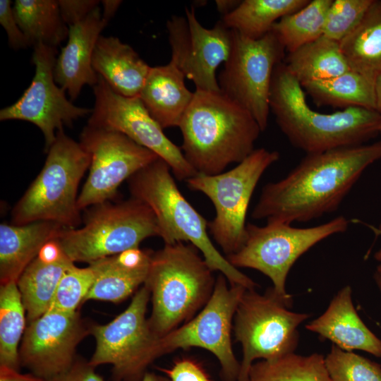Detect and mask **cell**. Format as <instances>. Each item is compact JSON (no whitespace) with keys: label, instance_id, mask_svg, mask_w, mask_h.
Returning <instances> with one entry per match:
<instances>
[{"label":"cell","instance_id":"30bf717a","mask_svg":"<svg viewBox=\"0 0 381 381\" xmlns=\"http://www.w3.org/2000/svg\"><path fill=\"white\" fill-rule=\"evenodd\" d=\"M271 289L264 295L246 289L234 315V332L242 346L237 381H248L256 359L273 361L293 353L298 343V326L309 315L291 311Z\"/></svg>","mask_w":381,"mask_h":381},{"label":"cell","instance_id":"f907efd6","mask_svg":"<svg viewBox=\"0 0 381 381\" xmlns=\"http://www.w3.org/2000/svg\"><path fill=\"white\" fill-rule=\"evenodd\" d=\"M375 277L379 278V279L381 280V277H377V276H376V275H375Z\"/></svg>","mask_w":381,"mask_h":381},{"label":"cell","instance_id":"74e56055","mask_svg":"<svg viewBox=\"0 0 381 381\" xmlns=\"http://www.w3.org/2000/svg\"><path fill=\"white\" fill-rule=\"evenodd\" d=\"M170 381H211L203 368L190 359H181L174 362L170 368H159Z\"/></svg>","mask_w":381,"mask_h":381},{"label":"cell","instance_id":"3957f363","mask_svg":"<svg viewBox=\"0 0 381 381\" xmlns=\"http://www.w3.org/2000/svg\"><path fill=\"white\" fill-rule=\"evenodd\" d=\"M181 150L200 174H218L253 151L262 132L246 109L221 92L195 90L180 125Z\"/></svg>","mask_w":381,"mask_h":381},{"label":"cell","instance_id":"7dc6e473","mask_svg":"<svg viewBox=\"0 0 381 381\" xmlns=\"http://www.w3.org/2000/svg\"><path fill=\"white\" fill-rule=\"evenodd\" d=\"M141 381H170L169 378L154 373L146 372Z\"/></svg>","mask_w":381,"mask_h":381},{"label":"cell","instance_id":"d590c367","mask_svg":"<svg viewBox=\"0 0 381 381\" xmlns=\"http://www.w3.org/2000/svg\"><path fill=\"white\" fill-rule=\"evenodd\" d=\"M373 0H333L327 13L323 36L340 42L358 24Z\"/></svg>","mask_w":381,"mask_h":381},{"label":"cell","instance_id":"603a6c76","mask_svg":"<svg viewBox=\"0 0 381 381\" xmlns=\"http://www.w3.org/2000/svg\"><path fill=\"white\" fill-rule=\"evenodd\" d=\"M92 67L114 91L127 97H139L151 68L130 45L102 35L94 49Z\"/></svg>","mask_w":381,"mask_h":381},{"label":"cell","instance_id":"f6af8a7d","mask_svg":"<svg viewBox=\"0 0 381 381\" xmlns=\"http://www.w3.org/2000/svg\"><path fill=\"white\" fill-rule=\"evenodd\" d=\"M376 111L381 114V72L376 76L374 81Z\"/></svg>","mask_w":381,"mask_h":381},{"label":"cell","instance_id":"2e32d148","mask_svg":"<svg viewBox=\"0 0 381 381\" xmlns=\"http://www.w3.org/2000/svg\"><path fill=\"white\" fill-rule=\"evenodd\" d=\"M56 48L42 44L33 47L32 62L35 72L30 85L13 104L1 109L0 121L20 120L37 126L44 135L45 151L54 142L56 133L71 126L92 109L75 106L55 81Z\"/></svg>","mask_w":381,"mask_h":381},{"label":"cell","instance_id":"4dcf8cb0","mask_svg":"<svg viewBox=\"0 0 381 381\" xmlns=\"http://www.w3.org/2000/svg\"><path fill=\"white\" fill-rule=\"evenodd\" d=\"M25 310L17 282L0 286V367L18 370L19 343L25 330Z\"/></svg>","mask_w":381,"mask_h":381},{"label":"cell","instance_id":"681fc988","mask_svg":"<svg viewBox=\"0 0 381 381\" xmlns=\"http://www.w3.org/2000/svg\"><path fill=\"white\" fill-rule=\"evenodd\" d=\"M379 133L381 134V121L379 126Z\"/></svg>","mask_w":381,"mask_h":381},{"label":"cell","instance_id":"5bb4252c","mask_svg":"<svg viewBox=\"0 0 381 381\" xmlns=\"http://www.w3.org/2000/svg\"><path fill=\"white\" fill-rule=\"evenodd\" d=\"M80 143L91 159L78 197L80 210L112 199L124 181L160 158L120 132L89 125L82 131Z\"/></svg>","mask_w":381,"mask_h":381},{"label":"cell","instance_id":"bcb514c9","mask_svg":"<svg viewBox=\"0 0 381 381\" xmlns=\"http://www.w3.org/2000/svg\"><path fill=\"white\" fill-rule=\"evenodd\" d=\"M369 227L375 233V234L381 235V224L377 228L370 225ZM374 258L376 261L380 262L377 267L375 275L381 277V248L375 253Z\"/></svg>","mask_w":381,"mask_h":381},{"label":"cell","instance_id":"c3c4849f","mask_svg":"<svg viewBox=\"0 0 381 381\" xmlns=\"http://www.w3.org/2000/svg\"><path fill=\"white\" fill-rule=\"evenodd\" d=\"M375 282L378 286V288L380 289V291L381 293V280L379 278L375 277Z\"/></svg>","mask_w":381,"mask_h":381},{"label":"cell","instance_id":"9c48e42d","mask_svg":"<svg viewBox=\"0 0 381 381\" xmlns=\"http://www.w3.org/2000/svg\"><path fill=\"white\" fill-rule=\"evenodd\" d=\"M279 159L277 151L255 149L229 171L214 175L198 173L186 181L190 190L202 193L214 206L216 214L208 222V229L226 256L243 245L253 193L265 171Z\"/></svg>","mask_w":381,"mask_h":381},{"label":"cell","instance_id":"9a60e30c","mask_svg":"<svg viewBox=\"0 0 381 381\" xmlns=\"http://www.w3.org/2000/svg\"><path fill=\"white\" fill-rule=\"evenodd\" d=\"M95 104L87 125L120 132L152 151L170 167L179 180L187 181L198 172L180 147L164 133L139 97H127L114 91L99 75L92 87Z\"/></svg>","mask_w":381,"mask_h":381},{"label":"cell","instance_id":"8fae6325","mask_svg":"<svg viewBox=\"0 0 381 381\" xmlns=\"http://www.w3.org/2000/svg\"><path fill=\"white\" fill-rule=\"evenodd\" d=\"M231 30V51L217 78L219 89L250 112L263 131L270 111L273 73L284 49L272 30L257 40Z\"/></svg>","mask_w":381,"mask_h":381},{"label":"cell","instance_id":"8992f818","mask_svg":"<svg viewBox=\"0 0 381 381\" xmlns=\"http://www.w3.org/2000/svg\"><path fill=\"white\" fill-rule=\"evenodd\" d=\"M90 155L79 143L57 131L41 171L12 211L14 224L37 221L74 228L80 222L77 190L90 165Z\"/></svg>","mask_w":381,"mask_h":381},{"label":"cell","instance_id":"e575fe53","mask_svg":"<svg viewBox=\"0 0 381 381\" xmlns=\"http://www.w3.org/2000/svg\"><path fill=\"white\" fill-rule=\"evenodd\" d=\"M95 277L90 266L80 268L74 265L59 281L49 310L66 313L77 311L92 287Z\"/></svg>","mask_w":381,"mask_h":381},{"label":"cell","instance_id":"cb8c5ba5","mask_svg":"<svg viewBox=\"0 0 381 381\" xmlns=\"http://www.w3.org/2000/svg\"><path fill=\"white\" fill-rule=\"evenodd\" d=\"M64 227L47 221L25 224L0 225L1 284L17 282L28 265L37 256L41 248L55 239Z\"/></svg>","mask_w":381,"mask_h":381},{"label":"cell","instance_id":"44dd1931","mask_svg":"<svg viewBox=\"0 0 381 381\" xmlns=\"http://www.w3.org/2000/svg\"><path fill=\"white\" fill-rule=\"evenodd\" d=\"M151 254L138 247L89 264L95 277L84 302L98 300L119 303L128 298L145 283Z\"/></svg>","mask_w":381,"mask_h":381},{"label":"cell","instance_id":"ac0fdd59","mask_svg":"<svg viewBox=\"0 0 381 381\" xmlns=\"http://www.w3.org/2000/svg\"><path fill=\"white\" fill-rule=\"evenodd\" d=\"M89 334L90 326L78 311L48 310L25 328L19 347L20 365L48 380L71 368L78 344Z\"/></svg>","mask_w":381,"mask_h":381},{"label":"cell","instance_id":"b9f144b4","mask_svg":"<svg viewBox=\"0 0 381 381\" xmlns=\"http://www.w3.org/2000/svg\"><path fill=\"white\" fill-rule=\"evenodd\" d=\"M0 381H46L31 373L22 374L18 370L0 367Z\"/></svg>","mask_w":381,"mask_h":381},{"label":"cell","instance_id":"f35d334b","mask_svg":"<svg viewBox=\"0 0 381 381\" xmlns=\"http://www.w3.org/2000/svg\"><path fill=\"white\" fill-rule=\"evenodd\" d=\"M58 2L62 18L68 26L85 18L100 4L97 0H59Z\"/></svg>","mask_w":381,"mask_h":381},{"label":"cell","instance_id":"6da1fadb","mask_svg":"<svg viewBox=\"0 0 381 381\" xmlns=\"http://www.w3.org/2000/svg\"><path fill=\"white\" fill-rule=\"evenodd\" d=\"M381 159V140L306 156L285 177L262 189L251 217L291 224L336 211L363 172Z\"/></svg>","mask_w":381,"mask_h":381},{"label":"cell","instance_id":"4316f807","mask_svg":"<svg viewBox=\"0 0 381 381\" xmlns=\"http://www.w3.org/2000/svg\"><path fill=\"white\" fill-rule=\"evenodd\" d=\"M284 64L301 85L332 78L350 70L339 42L323 35L289 54Z\"/></svg>","mask_w":381,"mask_h":381},{"label":"cell","instance_id":"f1b7e54d","mask_svg":"<svg viewBox=\"0 0 381 381\" xmlns=\"http://www.w3.org/2000/svg\"><path fill=\"white\" fill-rule=\"evenodd\" d=\"M320 105L376 110L374 81L351 70L332 78L301 85Z\"/></svg>","mask_w":381,"mask_h":381},{"label":"cell","instance_id":"60d3db41","mask_svg":"<svg viewBox=\"0 0 381 381\" xmlns=\"http://www.w3.org/2000/svg\"><path fill=\"white\" fill-rule=\"evenodd\" d=\"M64 255V253L55 238L49 241L41 248L37 258L44 262H54Z\"/></svg>","mask_w":381,"mask_h":381},{"label":"cell","instance_id":"52a82bcc","mask_svg":"<svg viewBox=\"0 0 381 381\" xmlns=\"http://www.w3.org/2000/svg\"><path fill=\"white\" fill-rule=\"evenodd\" d=\"M92 207L82 228H63L56 238L73 262L90 264L138 248L147 238L159 236L153 212L140 200L131 197L121 202L107 201Z\"/></svg>","mask_w":381,"mask_h":381},{"label":"cell","instance_id":"ab89813d","mask_svg":"<svg viewBox=\"0 0 381 381\" xmlns=\"http://www.w3.org/2000/svg\"><path fill=\"white\" fill-rule=\"evenodd\" d=\"M95 368L89 362L75 358L70 368L46 381H105Z\"/></svg>","mask_w":381,"mask_h":381},{"label":"cell","instance_id":"e0dca14e","mask_svg":"<svg viewBox=\"0 0 381 381\" xmlns=\"http://www.w3.org/2000/svg\"><path fill=\"white\" fill-rule=\"evenodd\" d=\"M172 62L195 85L196 90L221 92L216 71L231 51L232 30L220 20L205 28L195 8H186L185 16H172L167 22Z\"/></svg>","mask_w":381,"mask_h":381},{"label":"cell","instance_id":"277c9868","mask_svg":"<svg viewBox=\"0 0 381 381\" xmlns=\"http://www.w3.org/2000/svg\"><path fill=\"white\" fill-rule=\"evenodd\" d=\"M171 171L167 163L158 158L128 179L132 197L153 212L159 236L165 244L190 242L201 252L209 267L219 271L230 285L255 289L253 280L231 265L214 247L207 233L208 222L181 193Z\"/></svg>","mask_w":381,"mask_h":381},{"label":"cell","instance_id":"d6986e66","mask_svg":"<svg viewBox=\"0 0 381 381\" xmlns=\"http://www.w3.org/2000/svg\"><path fill=\"white\" fill-rule=\"evenodd\" d=\"M106 25L98 6L85 18L68 26V41L56 58L54 76L56 83L72 100L78 97L85 85L94 87L97 83L92 56Z\"/></svg>","mask_w":381,"mask_h":381},{"label":"cell","instance_id":"ba28073f","mask_svg":"<svg viewBox=\"0 0 381 381\" xmlns=\"http://www.w3.org/2000/svg\"><path fill=\"white\" fill-rule=\"evenodd\" d=\"M348 226L349 220L344 216L305 228L278 222L264 226L247 223L243 245L226 258L236 268L254 269L268 277L274 294L290 307L292 298L286 292V281L295 262L315 244L344 232Z\"/></svg>","mask_w":381,"mask_h":381},{"label":"cell","instance_id":"1f68e13d","mask_svg":"<svg viewBox=\"0 0 381 381\" xmlns=\"http://www.w3.org/2000/svg\"><path fill=\"white\" fill-rule=\"evenodd\" d=\"M333 0H313L296 12L288 14L272 30L289 54L323 35L327 13Z\"/></svg>","mask_w":381,"mask_h":381},{"label":"cell","instance_id":"4fadbf2b","mask_svg":"<svg viewBox=\"0 0 381 381\" xmlns=\"http://www.w3.org/2000/svg\"><path fill=\"white\" fill-rule=\"evenodd\" d=\"M226 280L220 274L201 311L181 327L158 339L155 349L157 358L179 349L200 347L217 358L224 381H237L240 363L233 351L231 332L238 305L247 289L238 284L229 287Z\"/></svg>","mask_w":381,"mask_h":381},{"label":"cell","instance_id":"ffe728a7","mask_svg":"<svg viewBox=\"0 0 381 381\" xmlns=\"http://www.w3.org/2000/svg\"><path fill=\"white\" fill-rule=\"evenodd\" d=\"M350 286L343 287L327 310L306 328L346 351L361 350L381 357V339L364 324L353 306Z\"/></svg>","mask_w":381,"mask_h":381},{"label":"cell","instance_id":"484cf974","mask_svg":"<svg viewBox=\"0 0 381 381\" xmlns=\"http://www.w3.org/2000/svg\"><path fill=\"white\" fill-rule=\"evenodd\" d=\"M74 262L64 253L57 261L44 262L37 257L17 281L28 323L50 308L57 286L64 274Z\"/></svg>","mask_w":381,"mask_h":381},{"label":"cell","instance_id":"d6a6232c","mask_svg":"<svg viewBox=\"0 0 381 381\" xmlns=\"http://www.w3.org/2000/svg\"><path fill=\"white\" fill-rule=\"evenodd\" d=\"M325 357L294 353L273 361L254 363L248 381H332L325 365Z\"/></svg>","mask_w":381,"mask_h":381},{"label":"cell","instance_id":"7a4b0ae2","mask_svg":"<svg viewBox=\"0 0 381 381\" xmlns=\"http://www.w3.org/2000/svg\"><path fill=\"white\" fill-rule=\"evenodd\" d=\"M270 108L290 143L306 154L363 145L379 133L381 121L378 111L363 107L329 114L313 109L301 85L282 63L273 73Z\"/></svg>","mask_w":381,"mask_h":381},{"label":"cell","instance_id":"5b68a950","mask_svg":"<svg viewBox=\"0 0 381 381\" xmlns=\"http://www.w3.org/2000/svg\"><path fill=\"white\" fill-rule=\"evenodd\" d=\"M192 244H165L152 253L145 284L152 298L147 319L159 338L187 322L210 298L215 281L212 270Z\"/></svg>","mask_w":381,"mask_h":381},{"label":"cell","instance_id":"8d00e7d4","mask_svg":"<svg viewBox=\"0 0 381 381\" xmlns=\"http://www.w3.org/2000/svg\"><path fill=\"white\" fill-rule=\"evenodd\" d=\"M11 4L10 0L0 1V23L6 32L10 47L14 49H25L29 45L16 20Z\"/></svg>","mask_w":381,"mask_h":381},{"label":"cell","instance_id":"7bdbcfd3","mask_svg":"<svg viewBox=\"0 0 381 381\" xmlns=\"http://www.w3.org/2000/svg\"><path fill=\"white\" fill-rule=\"evenodd\" d=\"M122 1L119 0H104L102 1L103 11L102 18L104 23L107 25L110 19L114 16Z\"/></svg>","mask_w":381,"mask_h":381},{"label":"cell","instance_id":"836d02e7","mask_svg":"<svg viewBox=\"0 0 381 381\" xmlns=\"http://www.w3.org/2000/svg\"><path fill=\"white\" fill-rule=\"evenodd\" d=\"M324 361L332 381H381L380 365L334 344Z\"/></svg>","mask_w":381,"mask_h":381},{"label":"cell","instance_id":"d4e9b609","mask_svg":"<svg viewBox=\"0 0 381 381\" xmlns=\"http://www.w3.org/2000/svg\"><path fill=\"white\" fill-rule=\"evenodd\" d=\"M339 45L350 70L375 81L381 72V1L373 0Z\"/></svg>","mask_w":381,"mask_h":381},{"label":"cell","instance_id":"f546056e","mask_svg":"<svg viewBox=\"0 0 381 381\" xmlns=\"http://www.w3.org/2000/svg\"><path fill=\"white\" fill-rule=\"evenodd\" d=\"M308 2L309 0H243L221 20L228 28L257 40L271 31L274 24L282 18L298 11Z\"/></svg>","mask_w":381,"mask_h":381},{"label":"cell","instance_id":"7402d4cb","mask_svg":"<svg viewBox=\"0 0 381 381\" xmlns=\"http://www.w3.org/2000/svg\"><path fill=\"white\" fill-rule=\"evenodd\" d=\"M185 78L169 61L151 67L145 80L139 98L163 129L179 127L193 100L194 92L187 88Z\"/></svg>","mask_w":381,"mask_h":381},{"label":"cell","instance_id":"7c38bea8","mask_svg":"<svg viewBox=\"0 0 381 381\" xmlns=\"http://www.w3.org/2000/svg\"><path fill=\"white\" fill-rule=\"evenodd\" d=\"M150 296L148 287L143 284L128 308L113 320L90 325L96 348L88 362L95 368L111 364L114 381H141L148 365L157 358L155 349L159 337L145 316Z\"/></svg>","mask_w":381,"mask_h":381},{"label":"cell","instance_id":"83f0119b","mask_svg":"<svg viewBox=\"0 0 381 381\" xmlns=\"http://www.w3.org/2000/svg\"><path fill=\"white\" fill-rule=\"evenodd\" d=\"M16 20L25 35L29 47L39 44L57 48L68 35L55 0H16L13 6Z\"/></svg>","mask_w":381,"mask_h":381},{"label":"cell","instance_id":"ee69618b","mask_svg":"<svg viewBox=\"0 0 381 381\" xmlns=\"http://www.w3.org/2000/svg\"><path fill=\"white\" fill-rule=\"evenodd\" d=\"M241 1L236 0H217L215 4L217 10L224 16L233 11Z\"/></svg>","mask_w":381,"mask_h":381}]
</instances>
